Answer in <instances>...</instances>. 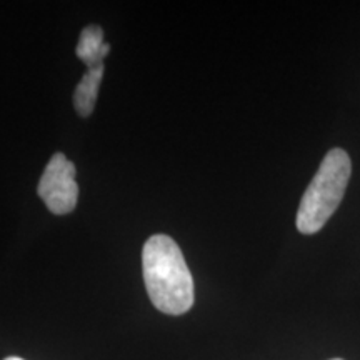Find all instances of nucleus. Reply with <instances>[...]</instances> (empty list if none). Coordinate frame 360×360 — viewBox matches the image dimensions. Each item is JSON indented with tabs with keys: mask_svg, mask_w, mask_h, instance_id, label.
Masks as SVG:
<instances>
[{
	"mask_svg": "<svg viewBox=\"0 0 360 360\" xmlns=\"http://www.w3.org/2000/svg\"><path fill=\"white\" fill-rule=\"evenodd\" d=\"M143 282L157 310L182 315L193 305V278L182 250L172 237L155 233L142 250Z\"/></svg>",
	"mask_w": 360,
	"mask_h": 360,
	"instance_id": "obj_1",
	"label": "nucleus"
},
{
	"mask_svg": "<svg viewBox=\"0 0 360 360\" xmlns=\"http://www.w3.org/2000/svg\"><path fill=\"white\" fill-rule=\"evenodd\" d=\"M4 360H24V359H20V357H7V359H4Z\"/></svg>",
	"mask_w": 360,
	"mask_h": 360,
	"instance_id": "obj_6",
	"label": "nucleus"
},
{
	"mask_svg": "<svg viewBox=\"0 0 360 360\" xmlns=\"http://www.w3.org/2000/svg\"><path fill=\"white\" fill-rule=\"evenodd\" d=\"M103 70H105V64L87 69V74L84 75L77 87H75L74 107L79 115L89 117L94 114L98 96V87H101L103 77Z\"/></svg>",
	"mask_w": 360,
	"mask_h": 360,
	"instance_id": "obj_5",
	"label": "nucleus"
},
{
	"mask_svg": "<svg viewBox=\"0 0 360 360\" xmlns=\"http://www.w3.org/2000/svg\"><path fill=\"white\" fill-rule=\"evenodd\" d=\"M352 164L342 148H332L305 191L297 212V229L302 233L319 232L334 215L349 186Z\"/></svg>",
	"mask_w": 360,
	"mask_h": 360,
	"instance_id": "obj_2",
	"label": "nucleus"
},
{
	"mask_svg": "<svg viewBox=\"0 0 360 360\" xmlns=\"http://www.w3.org/2000/svg\"><path fill=\"white\" fill-rule=\"evenodd\" d=\"M332 360H342V359H332Z\"/></svg>",
	"mask_w": 360,
	"mask_h": 360,
	"instance_id": "obj_7",
	"label": "nucleus"
},
{
	"mask_svg": "<svg viewBox=\"0 0 360 360\" xmlns=\"http://www.w3.org/2000/svg\"><path fill=\"white\" fill-rule=\"evenodd\" d=\"M75 165L64 154L57 152L49 160L37 192L47 209L56 215L70 214L79 200V186L75 180Z\"/></svg>",
	"mask_w": 360,
	"mask_h": 360,
	"instance_id": "obj_3",
	"label": "nucleus"
},
{
	"mask_svg": "<svg viewBox=\"0 0 360 360\" xmlns=\"http://www.w3.org/2000/svg\"><path fill=\"white\" fill-rule=\"evenodd\" d=\"M110 52V45L103 42V30L98 25H87L80 34L75 53L80 60L87 65V69L105 64L107 53Z\"/></svg>",
	"mask_w": 360,
	"mask_h": 360,
	"instance_id": "obj_4",
	"label": "nucleus"
}]
</instances>
